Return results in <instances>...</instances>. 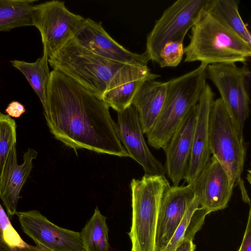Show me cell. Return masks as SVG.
I'll return each instance as SVG.
<instances>
[{"mask_svg":"<svg viewBox=\"0 0 251 251\" xmlns=\"http://www.w3.org/2000/svg\"><path fill=\"white\" fill-rule=\"evenodd\" d=\"M171 187L165 175L145 174L130 183L132 222L128 236L131 251H155L158 215L162 197Z\"/></svg>","mask_w":251,"mask_h":251,"instance_id":"obj_4","label":"cell"},{"mask_svg":"<svg viewBox=\"0 0 251 251\" xmlns=\"http://www.w3.org/2000/svg\"><path fill=\"white\" fill-rule=\"evenodd\" d=\"M206 66L201 63L196 69L167 82L163 108L146 134L151 147L163 149L185 117L197 105L206 83Z\"/></svg>","mask_w":251,"mask_h":251,"instance_id":"obj_3","label":"cell"},{"mask_svg":"<svg viewBox=\"0 0 251 251\" xmlns=\"http://www.w3.org/2000/svg\"><path fill=\"white\" fill-rule=\"evenodd\" d=\"M48 63L88 90L101 98L116 72L125 64L103 58L70 40Z\"/></svg>","mask_w":251,"mask_h":251,"instance_id":"obj_5","label":"cell"},{"mask_svg":"<svg viewBox=\"0 0 251 251\" xmlns=\"http://www.w3.org/2000/svg\"><path fill=\"white\" fill-rule=\"evenodd\" d=\"M238 251H251V208L249 212L247 225L244 237Z\"/></svg>","mask_w":251,"mask_h":251,"instance_id":"obj_28","label":"cell"},{"mask_svg":"<svg viewBox=\"0 0 251 251\" xmlns=\"http://www.w3.org/2000/svg\"><path fill=\"white\" fill-rule=\"evenodd\" d=\"M16 124L8 115L0 112V185L6 160L16 143Z\"/></svg>","mask_w":251,"mask_h":251,"instance_id":"obj_26","label":"cell"},{"mask_svg":"<svg viewBox=\"0 0 251 251\" xmlns=\"http://www.w3.org/2000/svg\"><path fill=\"white\" fill-rule=\"evenodd\" d=\"M37 152L29 148L23 155V162L19 165L16 145L9 152L4 165L0 185V198L10 220L16 214L22 189L33 167V160Z\"/></svg>","mask_w":251,"mask_h":251,"instance_id":"obj_18","label":"cell"},{"mask_svg":"<svg viewBox=\"0 0 251 251\" xmlns=\"http://www.w3.org/2000/svg\"><path fill=\"white\" fill-rule=\"evenodd\" d=\"M189 185L200 207L209 214L227 206L234 187L226 169L213 156Z\"/></svg>","mask_w":251,"mask_h":251,"instance_id":"obj_11","label":"cell"},{"mask_svg":"<svg viewBox=\"0 0 251 251\" xmlns=\"http://www.w3.org/2000/svg\"><path fill=\"white\" fill-rule=\"evenodd\" d=\"M208 214L206 210L200 207L198 198L195 195L182 220L162 251H174L178 244L185 238L193 240L196 233L203 225L205 216Z\"/></svg>","mask_w":251,"mask_h":251,"instance_id":"obj_23","label":"cell"},{"mask_svg":"<svg viewBox=\"0 0 251 251\" xmlns=\"http://www.w3.org/2000/svg\"><path fill=\"white\" fill-rule=\"evenodd\" d=\"M214 93L208 83L205 85L197 104L192 146L184 179L191 183L210 157L209 147V119Z\"/></svg>","mask_w":251,"mask_h":251,"instance_id":"obj_16","label":"cell"},{"mask_svg":"<svg viewBox=\"0 0 251 251\" xmlns=\"http://www.w3.org/2000/svg\"><path fill=\"white\" fill-rule=\"evenodd\" d=\"M195 249L193 240L185 238L178 244L174 251H195Z\"/></svg>","mask_w":251,"mask_h":251,"instance_id":"obj_30","label":"cell"},{"mask_svg":"<svg viewBox=\"0 0 251 251\" xmlns=\"http://www.w3.org/2000/svg\"><path fill=\"white\" fill-rule=\"evenodd\" d=\"M11 63L25 76L38 96L44 109V114H46L47 112V88L50 75L47 55L43 54L33 63L17 60L11 61Z\"/></svg>","mask_w":251,"mask_h":251,"instance_id":"obj_21","label":"cell"},{"mask_svg":"<svg viewBox=\"0 0 251 251\" xmlns=\"http://www.w3.org/2000/svg\"><path fill=\"white\" fill-rule=\"evenodd\" d=\"M0 251H50L41 245L25 242L12 225L7 213L0 204Z\"/></svg>","mask_w":251,"mask_h":251,"instance_id":"obj_25","label":"cell"},{"mask_svg":"<svg viewBox=\"0 0 251 251\" xmlns=\"http://www.w3.org/2000/svg\"><path fill=\"white\" fill-rule=\"evenodd\" d=\"M195 196L189 184L172 186L164 193L157 221L155 251H162L165 248Z\"/></svg>","mask_w":251,"mask_h":251,"instance_id":"obj_14","label":"cell"},{"mask_svg":"<svg viewBox=\"0 0 251 251\" xmlns=\"http://www.w3.org/2000/svg\"><path fill=\"white\" fill-rule=\"evenodd\" d=\"M184 61L206 65L245 64L251 56V45L224 26L203 9L191 28L190 42L184 49Z\"/></svg>","mask_w":251,"mask_h":251,"instance_id":"obj_2","label":"cell"},{"mask_svg":"<svg viewBox=\"0 0 251 251\" xmlns=\"http://www.w3.org/2000/svg\"><path fill=\"white\" fill-rule=\"evenodd\" d=\"M167 89V82L151 80L142 86L132 104L136 109L143 134L151 129L164 104Z\"/></svg>","mask_w":251,"mask_h":251,"instance_id":"obj_19","label":"cell"},{"mask_svg":"<svg viewBox=\"0 0 251 251\" xmlns=\"http://www.w3.org/2000/svg\"><path fill=\"white\" fill-rule=\"evenodd\" d=\"M50 132L67 146L99 153L129 157L121 141L109 107L100 97L65 74L53 70L47 88Z\"/></svg>","mask_w":251,"mask_h":251,"instance_id":"obj_1","label":"cell"},{"mask_svg":"<svg viewBox=\"0 0 251 251\" xmlns=\"http://www.w3.org/2000/svg\"><path fill=\"white\" fill-rule=\"evenodd\" d=\"M74 40L80 45L107 59L123 64L148 65L146 53L132 52L114 40L105 30L101 22L84 18L76 29Z\"/></svg>","mask_w":251,"mask_h":251,"instance_id":"obj_12","label":"cell"},{"mask_svg":"<svg viewBox=\"0 0 251 251\" xmlns=\"http://www.w3.org/2000/svg\"><path fill=\"white\" fill-rule=\"evenodd\" d=\"M183 43L170 42L163 47L156 62L161 68L176 67L180 64L184 54Z\"/></svg>","mask_w":251,"mask_h":251,"instance_id":"obj_27","label":"cell"},{"mask_svg":"<svg viewBox=\"0 0 251 251\" xmlns=\"http://www.w3.org/2000/svg\"><path fill=\"white\" fill-rule=\"evenodd\" d=\"M23 231L50 251H84L80 232L59 227L36 210L17 212Z\"/></svg>","mask_w":251,"mask_h":251,"instance_id":"obj_10","label":"cell"},{"mask_svg":"<svg viewBox=\"0 0 251 251\" xmlns=\"http://www.w3.org/2000/svg\"><path fill=\"white\" fill-rule=\"evenodd\" d=\"M238 0H208L204 9L224 26L251 45V35L239 11Z\"/></svg>","mask_w":251,"mask_h":251,"instance_id":"obj_20","label":"cell"},{"mask_svg":"<svg viewBox=\"0 0 251 251\" xmlns=\"http://www.w3.org/2000/svg\"><path fill=\"white\" fill-rule=\"evenodd\" d=\"M196 112L197 105L185 117L163 149L166 155V173L173 186L179 185L185 177L192 149Z\"/></svg>","mask_w":251,"mask_h":251,"instance_id":"obj_17","label":"cell"},{"mask_svg":"<svg viewBox=\"0 0 251 251\" xmlns=\"http://www.w3.org/2000/svg\"><path fill=\"white\" fill-rule=\"evenodd\" d=\"M84 18L74 13L63 1L52 0L33 7V25L39 30L43 45V54L48 58L73 38Z\"/></svg>","mask_w":251,"mask_h":251,"instance_id":"obj_9","label":"cell"},{"mask_svg":"<svg viewBox=\"0 0 251 251\" xmlns=\"http://www.w3.org/2000/svg\"><path fill=\"white\" fill-rule=\"evenodd\" d=\"M117 127L121 142L131 157L146 174L165 175V166L149 150L143 136L137 111L131 104L118 112Z\"/></svg>","mask_w":251,"mask_h":251,"instance_id":"obj_13","label":"cell"},{"mask_svg":"<svg viewBox=\"0 0 251 251\" xmlns=\"http://www.w3.org/2000/svg\"><path fill=\"white\" fill-rule=\"evenodd\" d=\"M148 65L125 64L114 74L102 97L109 107L117 112L132 104L136 95L147 81L160 77Z\"/></svg>","mask_w":251,"mask_h":251,"instance_id":"obj_15","label":"cell"},{"mask_svg":"<svg viewBox=\"0 0 251 251\" xmlns=\"http://www.w3.org/2000/svg\"><path fill=\"white\" fill-rule=\"evenodd\" d=\"M35 0H0V32L33 25Z\"/></svg>","mask_w":251,"mask_h":251,"instance_id":"obj_22","label":"cell"},{"mask_svg":"<svg viewBox=\"0 0 251 251\" xmlns=\"http://www.w3.org/2000/svg\"><path fill=\"white\" fill-rule=\"evenodd\" d=\"M208 0H178L168 7L147 37L145 53L157 62L160 50L170 42H183Z\"/></svg>","mask_w":251,"mask_h":251,"instance_id":"obj_8","label":"cell"},{"mask_svg":"<svg viewBox=\"0 0 251 251\" xmlns=\"http://www.w3.org/2000/svg\"><path fill=\"white\" fill-rule=\"evenodd\" d=\"M238 185H239L240 189L241 191V194H242L243 201L247 203L250 205H251V201L247 195V192H246L245 188L244 187L245 186H244V181L243 180L241 181Z\"/></svg>","mask_w":251,"mask_h":251,"instance_id":"obj_31","label":"cell"},{"mask_svg":"<svg viewBox=\"0 0 251 251\" xmlns=\"http://www.w3.org/2000/svg\"><path fill=\"white\" fill-rule=\"evenodd\" d=\"M209 147L211 154L224 166L233 186L238 185L242 180L246 147L220 98L213 100L210 112Z\"/></svg>","mask_w":251,"mask_h":251,"instance_id":"obj_6","label":"cell"},{"mask_svg":"<svg viewBox=\"0 0 251 251\" xmlns=\"http://www.w3.org/2000/svg\"><path fill=\"white\" fill-rule=\"evenodd\" d=\"M206 73L218 90L237 130L243 136L245 123L250 113L249 67L246 64L239 67L234 63L211 64L206 66Z\"/></svg>","mask_w":251,"mask_h":251,"instance_id":"obj_7","label":"cell"},{"mask_svg":"<svg viewBox=\"0 0 251 251\" xmlns=\"http://www.w3.org/2000/svg\"><path fill=\"white\" fill-rule=\"evenodd\" d=\"M106 218L97 207L80 232L84 251H109Z\"/></svg>","mask_w":251,"mask_h":251,"instance_id":"obj_24","label":"cell"},{"mask_svg":"<svg viewBox=\"0 0 251 251\" xmlns=\"http://www.w3.org/2000/svg\"><path fill=\"white\" fill-rule=\"evenodd\" d=\"M25 111L24 106L20 102L13 101L10 103L5 109V112L10 117L19 118Z\"/></svg>","mask_w":251,"mask_h":251,"instance_id":"obj_29","label":"cell"}]
</instances>
